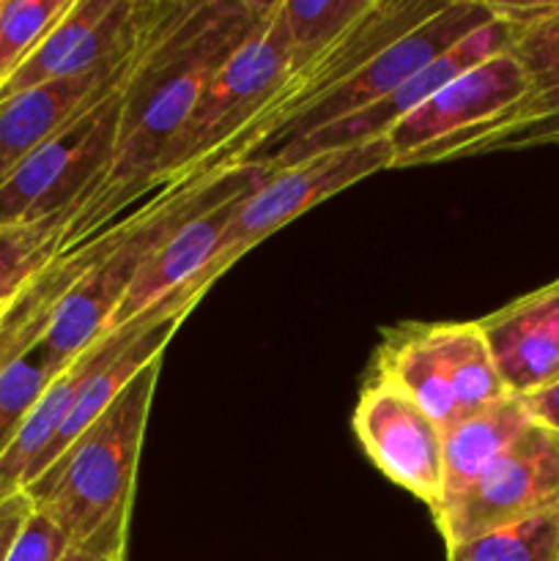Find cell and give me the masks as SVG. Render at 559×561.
Listing matches in <instances>:
<instances>
[{
  "label": "cell",
  "mask_w": 559,
  "mask_h": 561,
  "mask_svg": "<svg viewBox=\"0 0 559 561\" xmlns=\"http://www.w3.org/2000/svg\"><path fill=\"white\" fill-rule=\"evenodd\" d=\"M272 3V0H269ZM266 0L170 3L121 88V124L113 168L66 228L71 250L102 233L137 197L153 192L164 153L179 140L203 88L255 31Z\"/></svg>",
  "instance_id": "6da1fadb"
},
{
  "label": "cell",
  "mask_w": 559,
  "mask_h": 561,
  "mask_svg": "<svg viewBox=\"0 0 559 561\" xmlns=\"http://www.w3.org/2000/svg\"><path fill=\"white\" fill-rule=\"evenodd\" d=\"M272 168L263 162L214 170L179 186H164L146 208L107 228L102 255L60 296L42 343L60 359L75 362L93 343L113 332L115 312L124 305L132 283L148 257L195 214L223 197L266 179Z\"/></svg>",
  "instance_id": "7a4b0ae2"
},
{
  "label": "cell",
  "mask_w": 559,
  "mask_h": 561,
  "mask_svg": "<svg viewBox=\"0 0 559 561\" xmlns=\"http://www.w3.org/2000/svg\"><path fill=\"white\" fill-rule=\"evenodd\" d=\"M162 359H153L113 405L25 488L33 507L47 513L75 546L113 520H129L142 436L151 414Z\"/></svg>",
  "instance_id": "3957f363"
},
{
  "label": "cell",
  "mask_w": 559,
  "mask_h": 561,
  "mask_svg": "<svg viewBox=\"0 0 559 561\" xmlns=\"http://www.w3.org/2000/svg\"><path fill=\"white\" fill-rule=\"evenodd\" d=\"M294 71L299 69L290 66L280 0H272L255 31L203 88L179 140L164 153L153 192L195 181L203 168L277 99Z\"/></svg>",
  "instance_id": "277c9868"
},
{
  "label": "cell",
  "mask_w": 559,
  "mask_h": 561,
  "mask_svg": "<svg viewBox=\"0 0 559 561\" xmlns=\"http://www.w3.org/2000/svg\"><path fill=\"white\" fill-rule=\"evenodd\" d=\"M373 373L398 383L442 433L510 394L477 321L387 329Z\"/></svg>",
  "instance_id": "5b68a950"
},
{
  "label": "cell",
  "mask_w": 559,
  "mask_h": 561,
  "mask_svg": "<svg viewBox=\"0 0 559 561\" xmlns=\"http://www.w3.org/2000/svg\"><path fill=\"white\" fill-rule=\"evenodd\" d=\"M121 124V91L38 146L0 186V222L66 219L69 228L110 168Z\"/></svg>",
  "instance_id": "8992f818"
},
{
  "label": "cell",
  "mask_w": 559,
  "mask_h": 561,
  "mask_svg": "<svg viewBox=\"0 0 559 561\" xmlns=\"http://www.w3.org/2000/svg\"><path fill=\"white\" fill-rule=\"evenodd\" d=\"M493 16L510 27L507 53L526 77V93L507 113L480 129L433 148L420 164L447 162L513 148L559 146V0L493 3Z\"/></svg>",
  "instance_id": "52a82bcc"
},
{
  "label": "cell",
  "mask_w": 559,
  "mask_h": 561,
  "mask_svg": "<svg viewBox=\"0 0 559 561\" xmlns=\"http://www.w3.org/2000/svg\"><path fill=\"white\" fill-rule=\"evenodd\" d=\"M378 170H392V146L387 137L360 142V146L334 148V151L301 159L290 168L272 170V175L241 201L239 211L233 214V222L225 230L217 257L208 263L206 272L190 288L206 294L214 279L223 277L239 257L266 241L274 230L285 228L321 201L338 195L345 186L356 184Z\"/></svg>",
  "instance_id": "ba28073f"
},
{
  "label": "cell",
  "mask_w": 559,
  "mask_h": 561,
  "mask_svg": "<svg viewBox=\"0 0 559 561\" xmlns=\"http://www.w3.org/2000/svg\"><path fill=\"white\" fill-rule=\"evenodd\" d=\"M491 20L493 11L488 0H449V3H442V9L427 16L422 25L395 38L384 49H378L354 75L345 77L334 91H329L327 96H321L310 107L301 110L299 115H294L274 135V140L269 142L261 157L321 129V126H329L334 121L345 118V115L360 113V110L381 102L395 88L403 85L411 75H417L422 66L431 64L433 58L447 53L453 44H458L460 38L469 36L471 31H477V27ZM261 157H255L252 162H258Z\"/></svg>",
  "instance_id": "9c48e42d"
},
{
  "label": "cell",
  "mask_w": 559,
  "mask_h": 561,
  "mask_svg": "<svg viewBox=\"0 0 559 561\" xmlns=\"http://www.w3.org/2000/svg\"><path fill=\"white\" fill-rule=\"evenodd\" d=\"M559 502V433L526 425L502 458L433 520L444 546H458L486 531L524 520Z\"/></svg>",
  "instance_id": "30bf717a"
},
{
  "label": "cell",
  "mask_w": 559,
  "mask_h": 561,
  "mask_svg": "<svg viewBox=\"0 0 559 561\" xmlns=\"http://www.w3.org/2000/svg\"><path fill=\"white\" fill-rule=\"evenodd\" d=\"M351 425L373 466L436 515L444 502L442 427L381 373L362 387Z\"/></svg>",
  "instance_id": "8fae6325"
},
{
  "label": "cell",
  "mask_w": 559,
  "mask_h": 561,
  "mask_svg": "<svg viewBox=\"0 0 559 561\" xmlns=\"http://www.w3.org/2000/svg\"><path fill=\"white\" fill-rule=\"evenodd\" d=\"M507 47L510 27L493 16L491 22H486V25H480L477 31H471L469 36L460 38L458 44H453L447 53H442L438 58H433L431 64L422 66L417 75H411L403 85L395 88V91L389 93V96H384L381 102L370 104V107L360 110V113L345 115V118L334 121V124L321 126V129L310 131V135L277 148V151L266 153V157H261L258 162L269 164L272 170H283L301 162V159L316 157V153L360 146V142L387 137L389 129H392L400 118L414 113L422 102H427L433 93L442 91L447 82H453L455 77H460L464 71L480 66L482 60L493 58V55L507 53Z\"/></svg>",
  "instance_id": "7c38bea8"
},
{
  "label": "cell",
  "mask_w": 559,
  "mask_h": 561,
  "mask_svg": "<svg viewBox=\"0 0 559 561\" xmlns=\"http://www.w3.org/2000/svg\"><path fill=\"white\" fill-rule=\"evenodd\" d=\"M526 93V77L518 60L510 53H499L464 71L453 82L422 102L414 113L400 118L389 129L392 170L420 164L425 153L460 135L491 124L507 113Z\"/></svg>",
  "instance_id": "4fadbf2b"
},
{
  "label": "cell",
  "mask_w": 559,
  "mask_h": 561,
  "mask_svg": "<svg viewBox=\"0 0 559 561\" xmlns=\"http://www.w3.org/2000/svg\"><path fill=\"white\" fill-rule=\"evenodd\" d=\"M140 53L115 66H104V69L88 71L80 77H66V80L44 82L31 91L3 99L0 102V186L49 137L58 135L64 126H69L82 113L113 96L115 91H121Z\"/></svg>",
  "instance_id": "5bb4252c"
},
{
  "label": "cell",
  "mask_w": 559,
  "mask_h": 561,
  "mask_svg": "<svg viewBox=\"0 0 559 561\" xmlns=\"http://www.w3.org/2000/svg\"><path fill=\"white\" fill-rule=\"evenodd\" d=\"M510 394L524 398L559 376V279L477 321Z\"/></svg>",
  "instance_id": "9a60e30c"
},
{
  "label": "cell",
  "mask_w": 559,
  "mask_h": 561,
  "mask_svg": "<svg viewBox=\"0 0 559 561\" xmlns=\"http://www.w3.org/2000/svg\"><path fill=\"white\" fill-rule=\"evenodd\" d=\"M261 181L233 192V195L223 197L219 203H214V206L203 208L201 214L186 219V222L181 225V228L175 230L151 257H148L146 266L140 268V274H137L135 283H132L124 305L115 312L113 327L110 329H118L137 321V318L146 316L153 305L168 299L170 294L181 290L184 285L195 283V279L206 272L208 263L217 257L225 239V230L233 222V214L239 211L241 201H244Z\"/></svg>",
  "instance_id": "2e32d148"
},
{
  "label": "cell",
  "mask_w": 559,
  "mask_h": 561,
  "mask_svg": "<svg viewBox=\"0 0 559 561\" xmlns=\"http://www.w3.org/2000/svg\"><path fill=\"white\" fill-rule=\"evenodd\" d=\"M107 228L80 247L64 250L42 274L31 279L0 312V373L42 343L60 296L85 274V268L107 247Z\"/></svg>",
  "instance_id": "e0dca14e"
},
{
  "label": "cell",
  "mask_w": 559,
  "mask_h": 561,
  "mask_svg": "<svg viewBox=\"0 0 559 561\" xmlns=\"http://www.w3.org/2000/svg\"><path fill=\"white\" fill-rule=\"evenodd\" d=\"M115 334H118V329L104 334L99 343H93L85 354L77 356V359L49 383L47 392L42 394L36 409L31 411L25 425L20 427L16 438L11 442V447L5 449L3 458H0V496L25 491L38 458L47 453L53 438L58 436L60 425H64L66 416H69L71 405H75L77 392H80V387L85 383V378L91 376L93 367L99 365V359L107 354L110 345L115 343Z\"/></svg>",
  "instance_id": "ac0fdd59"
},
{
  "label": "cell",
  "mask_w": 559,
  "mask_h": 561,
  "mask_svg": "<svg viewBox=\"0 0 559 561\" xmlns=\"http://www.w3.org/2000/svg\"><path fill=\"white\" fill-rule=\"evenodd\" d=\"M532 425L524 403L515 394H507L499 403L488 405L480 414L458 422L444 433V504L464 496L504 449ZM438 507V510H442Z\"/></svg>",
  "instance_id": "d6986e66"
},
{
  "label": "cell",
  "mask_w": 559,
  "mask_h": 561,
  "mask_svg": "<svg viewBox=\"0 0 559 561\" xmlns=\"http://www.w3.org/2000/svg\"><path fill=\"white\" fill-rule=\"evenodd\" d=\"M376 0H280V22L290 49V66L301 69L343 38Z\"/></svg>",
  "instance_id": "ffe728a7"
},
{
  "label": "cell",
  "mask_w": 559,
  "mask_h": 561,
  "mask_svg": "<svg viewBox=\"0 0 559 561\" xmlns=\"http://www.w3.org/2000/svg\"><path fill=\"white\" fill-rule=\"evenodd\" d=\"M447 561H559V502L447 548Z\"/></svg>",
  "instance_id": "44dd1931"
},
{
  "label": "cell",
  "mask_w": 559,
  "mask_h": 561,
  "mask_svg": "<svg viewBox=\"0 0 559 561\" xmlns=\"http://www.w3.org/2000/svg\"><path fill=\"white\" fill-rule=\"evenodd\" d=\"M66 219L0 222V305H9L64 252Z\"/></svg>",
  "instance_id": "7402d4cb"
},
{
  "label": "cell",
  "mask_w": 559,
  "mask_h": 561,
  "mask_svg": "<svg viewBox=\"0 0 559 561\" xmlns=\"http://www.w3.org/2000/svg\"><path fill=\"white\" fill-rule=\"evenodd\" d=\"M69 365L71 362L60 359L47 345L38 343L0 373V458L11 447V442L25 425L31 411L36 409L42 394L47 392L49 383Z\"/></svg>",
  "instance_id": "603a6c76"
},
{
  "label": "cell",
  "mask_w": 559,
  "mask_h": 561,
  "mask_svg": "<svg viewBox=\"0 0 559 561\" xmlns=\"http://www.w3.org/2000/svg\"><path fill=\"white\" fill-rule=\"evenodd\" d=\"M71 0H3L0 5V85L36 53L69 11Z\"/></svg>",
  "instance_id": "cb8c5ba5"
},
{
  "label": "cell",
  "mask_w": 559,
  "mask_h": 561,
  "mask_svg": "<svg viewBox=\"0 0 559 561\" xmlns=\"http://www.w3.org/2000/svg\"><path fill=\"white\" fill-rule=\"evenodd\" d=\"M71 548L75 540L47 513L33 507L5 561H60Z\"/></svg>",
  "instance_id": "d4e9b609"
},
{
  "label": "cell",
  "mask_w": 559,
  "mask_h": 561,
  "mask_svg": "<svg viewBox=\"0 0 559 561\" xmlns=\"http://www.w3.org/2000/svg\"><path fill=\"white\" fill-rule=\"evenodd\" d=\"M126 535H129V520H113L91 540L71 548L60 561H126Z\"/></svg>",
  "instance_id": "484cf974"
},
{
  "label": "cell",
  "mask_w": 559,
  "mask_h": 561,
  "mask_svg": "<svg viewBox=\"0 0 559 561\" xmlns=\"http://www.w3.org/2000/svg\"><path fill=\"white\" fill-rule=\"evenodd\" d=\"M31 513L33 502L25 491L0 496V561H5V557H9L11 546H14L16 535H20L22 524H25Z\"/></svg>",
  "instance_id": "4316f807"
},
{
  "label": "cell",
  "mask_w": 559,
  "mask_h": 561,
  "mask_svg": "<svg viewBox=\"0 0 559 561\" xmlns=\"http://www.w3.org/2000/svg\"><path fill=\"white\" fill-rule=\"evenodd\" d=\"M521 403H524L526 414H529V420L535 422V425H543L548 427V431L559 433V376L551 378L548 383H543L535 392L524 394Z\"/></svg>",
  "instance_id": "83f0119b"
},
{
  "label": "cell",
  "mask_w": 559,
  "mask_h": 561,
  "mask_svg": "<svg viewBox=\"0 0 559 561\" xmlns=\"http://www.w3.org/2000/svg\"><path fill=\"white\" fill-rule=\"evenodd\" d=\"M5 310V305H0V312H3Z\"/></svg>",
  "instance_id": "f1b7e54d"
},
{
  "label": "cell",
  "mask_w": 559,
  "mask_h": 561,
  "mask_svg": "<svg viewBox=\"0 0 559 561\" xmlns=\"http://www.w3.org/2000/svg\"><path fill=\"white\" fill-rule=\"evenodd\" d=\"M0 5H3V0H0Z\"/></svg>",
  "instance_id": "f546056e"
}]
</instances>
